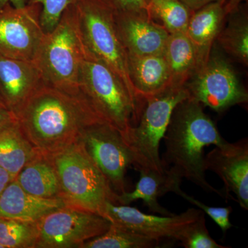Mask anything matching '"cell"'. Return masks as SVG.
I'll use <instances>...</instances> for the list:
<instances>
[{
  "mask_svg": "<svg viewBox=\"0 0 248 248\" xmlns=\"http://www.w3.org/2000/svg\"><path fill=\"white\" fill-rule=\"evenodd\" d=\"M14 115L31 143L50 155L79 142L91 125L105 123L81 91L70 92L45 82Z\"/></svg>",
  "mask_w": 248,
  "mask_h": 248,
  "instance_id": "6da1fadb",
  "label": "cell"
},
{
  "mask_svg": "<svg viewBox=\"0 0 248 248\" xmlns=\"http://www.w3.org/2000/svg\"><path fill=\"white\" fill-rule=\"evenodd\" d=\"M163 140L166 151L161 160L165 169L205 192L225 198L223 190L210 185L205 178L204 148L221 146L227 141L200 103L190 97L179 103L173 110Z\"/></svg>",
  "mask_w": 248,
  "mask_h": 248,
  "instance_id": "7a4b0ae2",
  "label": "cell"
},
{
  "mask_svg": "<svg viewBox=\"0 0 248 248\" xmlns=\"http://www.w3.org/2000/svg\"><path fill=\"white\" fill-rule=\"evenodd\" d=\"M79 85L97 115L121 135L138 123L146 100L132 94L110 67L86 48Z\"/></svg>",
  "mask_w": 248,
  "mask_h": 248,
  "instance_id": "3957f363",
  "label": "cell"
},
{
  "mask_svg": "<svg viewBox=\"0 0 248 248\" xmlns=\"http://www.w3.org/2000/svg\"><path fill=\"white\" fill-rule=\"evenodd\" d=\"M51 155L60 180V198L67 206L103 217L108 202L118 204L117 194L81 141Z\"/></svg>",
  "mask_w": 248,
  "mask_h": 248,
  "instance_id": "277c9868",
  "label": "cell"
},
{
  "mask_svg": "<svg viewBox=\"0 0 248 248\" xmlns=\"http://www.w3.org/2000/svg\"><path fill=\"white\" fill-rule=\"evenodd\" d=\"M86 53L76 5L63 11L58 25L45 33L34 63L45 84L54 87L79 92L81 63Z\"/></svg>",
  "mask_w": 248,
  "mask_h": 248,
  "instance_id": "5b68a950",
  "label": "cell"
},
{
  "mask_svg": "<svg viewBox=\"0 0 248 248\" xmlns=\"http://www.w3.org/2000/svg\"><path fill=\"white\" fill-rule=\"evenodd\" d=\"M188 97L186 86H172L145 99L138 123L122 135L136 170L165 172L159 154L160 142L164 139L174 108Z\"/></svg>",
  "mask_w": 248,
  "mask_h": 248,
  "instance_id": "8992f818",
  "label": "cell"
},
{
  "mask_svg": "<svg viewBox=\"0 0 248 248\" xmlns=\"http://www.w3.org/2000/svg\"><path fill=\"white\" fill-rule=\"evenodd\" d=\"M74 4L86 48L105 62L132 94L143 99L129 77L128 53L119 35L115 9L110 0H76Z\"/></svg>",
  "mask_w": 248,
  "mask_h": 248,
  "instance_id": "52a82bcc",
  "label": "cell"
},
{
  "mask_svg": "<svg viewBox=\"0 0 248 248\" xmlns=\"http://www.w3.org/2000/svg\"><path fill=\"white\" fill-rule=\"evenodd\" d=\"M185 86L189 97L218 113L248 101L247 90L215 42L207 62Z\"/></svg>",
  "mask_w": 248,
  "mask_h": 248,
  "instance_id": "ba28073f",
  "label": "cell"
},
{
  "mask_svg": "<svg viewBox=\"0 0 248 248\" xmlns=\"http://www.w3.org/2000/svg\"><path fill=\"white\" fill-rule=\"evenodd\" d=\"M36 248H79L105 233L111 223L98 214L73 207L58 209L37 222Z\"/></svg>",
  "mask_w": 248,
  "mask_h": 248,
  "instance_id": "9c48e42d",
  "label": "cell"
},
{
  "mask_svg": "<svg viewBox=\"0 0 248 248\" xmlns=\"http://www.w3.org/2000/svg\"><path fill=\"white\" fill-rule=\"evenodd\" d=\"M42 6L16 8L8 3L0 9V55L33 62L45 35L40 24Z\"/></svg>",
  "mask_w": 248,
  "mask_h": 248,
  "instance_id": "30bf717a",
  "label": "cell"
},
{
  "mask_svg": "<svg viewBox=\"0 0 248 248\" xmlns=\"http://www.w3.org/2000/svg\"><path fill=\"white\" fill-rule=\"evenodd\" d=\"M80 141L116 193L125 192V173L133 158L120 132L98 123L85 130Z\"/></svg>",
  "mask_w": 248,
  "mask_h": 248,
  "instance_id": "8fae6325",
  "label": "cell"
},
{
  "mask_svg": "<svg viewBox=\"0 0 248 248\" xmlns=\"http://www.w3.org/2000/svg\"><path fill=\"white\" fill-rule=\"evenodd\" d=\"M202 213L200 209L189 208L180 215L158 216L142 213L129 205L108 202L103 217L112 224L158 241H179L186 228L195 221Z\"/></svg>",
  "mask_w": 248,
  "mask_h": 248,
  "instance_id": "7c38bea8",
  "label": "cell"
},
{
  "mask_svg": "<svg viewBox=\"0 0 248 248\" xmlns=\"http://www.w3.org/2000/svg\"><path fill=\"white\" fill-rule=\"evenodd\" d=\"M205 170L215 172L221 179L225 199H234L240 207L248 210V141H227L215 146L205 157Z\"/></svg>",
  "mask_w": 248,
  "mask_h": 248,
  "instance_id": "4fadbf2b",
  "label": "cell"
},
{
  "mask_svg": "<svg viewBox=\"0 0 248 248\" xmlns=\"http://www.w3.org/2000/svg\"><path fill=\"white\" fill-rule=\"evenodd\" d=\"M115 22L127 53L138 56L164 53L170 33L155 22L148 13L120 12L115 10Z\"/></svg>",
  "mask_w": 248,
  "mask_h": 248,
  "instance_id": "5bb4252c",
  "label": "cell"
},
{
  "mask_svg": "<svg viewBox=\"0 0 248 248\" xmlns=\"http://www.w3.org/2000/svg\"><path fill=\"white\" fill-rule=\"evenodd\" d=\"M43 83L40 72L33 62L0 55V96L5 107L13 113Z\"/></svg>",
  "mask_w": 248,
  "mask_h": 248,
  "instance_id": "9a60e30c",
  "label": "cell"
},
{
  "mask_svg": "<svg viewBox=\"0 0 248 248\" xmlns=\"http://www.w3.org/2000/svg\"><path fill=\"white\" fill-rule=\"evenodd\" d=\"M66 206L61 198H43L31 195L12 181L0 196V217L38 222L49 213Z\"/></svg>",
  "mask_w": 248,
  "mask_h": 248,
  "instance_id": "2e32d148",
  "label": "cell"
},
{
  "mask_svg": "<svg viewBox=\"0 0 248 248\" xmlns=\"http://www.w3.org/2000/svg\"><path fill=\"white\" fill-rule=\"evenodd\" d=\"M227 16L224 0L206 5L191 15L186 33L197 52L198 68L208 60L217 36L224 27Z\"/></svg>",
  "mask_w": 248,
  "mask_h": 248,
  "instance_id": "e0dca14e",
  "label": "cell"
},
{
  "mask_svg": "<svg viewBox=\"0 0 248 248\" xmlns=\"http://www.w3.org/2000/svg\"><path fill=\"white\" fill-rule=\"evenodd\" d=\"M130 79L140 97L146 99L171 86V76L164 53L138 55L128 53Z\"/></svg>",
  "mask_w": 248,
  "mask_h": 248,
  "instance_id": "ac0fdd59",
  "label": "cell"
},
{
  "mask_svg": "<svg viewBox=\"0 0 248 248\" xmlns=\"http://www.w3.org/2000/svg\"><path fill=\"white\" fill-rule=\"evenodd\" d=\"M164 173H159L152 170H140V177L132 192H125L117 195V203L120 205H130L137 200L143 201L150 211L164 216H172L170 213L159 203V197L181 185L182 179L165 169Z\"/></svg>",
  "mask_w": 248,
  "mask_h": 248,
  "instance_id": "d6986e66",
  "label": "cell"
},
{
  "mask_svg": "<svg viewBox=\"0 0 248 248\" xmlns=\"http://www.w3.org/2000/svg\"><path fill=\"white\" fill-rule=\"evenodd\" d=\"M15 179L31 195L43 198H60L61 196L60 180L53 156L39 150Z\"/></svg>",
  "mask_w": 248,
  "mask_h": 248,
  "instance_id": "ffe728a7",
  "label": "cell"
},
{
  "mask_svg": "<svg viewBox=\"0 0 248 248\" xmlns=\"http://www.w3.org/2000/svg\"><path fill=\"white\" fill-rule=\"evenodd\" d=\"M171 86H185L199 68L195 46L185 32L170 34L164 49Z\"/></svg>",
  "mask_w": 248,
  "mask_h": 248,
  "instance_id": "44dd1931",
  "label": "cell"
},
{
  "mask_svg": "<svg viewBox=\"0 0 248 248\" xmlns=\"http://www.w3.org/2000/svg\"><path fill=\"white\" fill-rule=\"evenodd\" d=\"M37 151L17 122L0 132V167L14 179Z\"/></svg>",
  "mask_w": 248,
  "mask_h": 248,
  "instance_id": "7402d4cb",
  "label": "cell"
},
{
  "mask_svg": "<svg viewBox=\"0 0 248 248\" xmlns=\"http://www.w3.org/2000/svg\"><path fill=\"white\" fill-rule=\"evenodd\" d=\"M228 19L215 41L225 53L245 66L248 65V16L247 9L241 7Z\"/></svg>",
  "mask_w": 248,
  "mask_h": 248,
  "instance_id": "603a6c76",
  "label": "cell"
},
{
  "mask_svg": "<svg viewBox=\"0 0 248 248\" xmlns=\"http://www.w3.org/2000/svg\"><path fill=\"white\" fill-rule=\"evenodd\" d=\"M150 17L170 34L185 32L193 11L179 0H146Z\"/></svg>",
  "mask_w": 248,
  "mask_h": 248,
  "instance_id": "cb8c5ba5",
  "label": "cell"
},
{
  "mask_svg": "<svg viewBox=\"0 0 248 248\" xmlns=\"http://www.w3.org/2000/svg\"><path fill=\"white\" fill-rule=\"evenodd\" d=\"M161 242L111 223L105 233L86 241L81 248H154Z\"/></svg>",
  "mask_w": 248,
  "mask_h": 248,
  "instance_id": "d4e9b609",
  "label": "cell"
},
{
  "mask_svg": "<svg viewBox=\"0 0 248 248\" xmlns=\"http://www.w3.org/2000/svg\"><path fill=\"white\" fill-rule=\"evenodd\" d=\"M37 223L0 217V244L4 248H36Z\"/></svg>",
  "mask_w": 248,
  "mask_h": 248,
  "instance_id": "484cf974",
  "label": "cell"
},
{
  "mask_svg": "<svg viewBox=\"0 0 248 248\" xmlns=\"http://www.w3.org/2000/svg\"><path fill=\"white\" fill-rule=\"evenodd\" d=\"M179 242L186 248H228L217 244L210 236L205 224V214L186 228Z\"/></svg>",
  "mask_w": 248,
  "mask_h": 248,
  "instance_id": "4316f807",
  "label": "cell"
},
{
  "mask_svg": "<svg viewBox=\"0 0 248 248\" xmlns=\"http://www.w3.org/2000/svg\"><path fill=\"white\" fill-rule=\"evenodd\" d=\"M76 0H29V4L42 6L40 24L45 33L51 32L58 25L63 11Z\"/></svg>",
  "mask_w": 248,
  "mask_h": 248,
  "instance_id": "83f0119b",
  "label": "cell"
},
{
  "mask_svg": "<svg viewBox=\"0 0 248 248\" xmlns=\"http://www.w3.org/2000/svg\"><path fill=\"white\" fill-rule=\"evenodd\" d=\"M172 192L180 196L183 199L187 201L189 203L198 207L204 213L207 214L215 222L217 226L219 227L223 234H226V232L233 227L230 220V216L232 212V208L231 206L226 207V208L208 206L184 192L181 189L180 186H177Z\"/></svg>",
  "mask_w": 248,
  "mask_h": 248,
  "instance_id": "f1b7e54d",
  "label": "cell"
},
{
  "mask_svg": "<svg viewBox=\"0 0 248 248\" xmlns=\"http://www.w3.org/2000/svg\"><path fill=\"white\" fill-rule=\"evenodd\" d=\"M110 1L117 11L148 13L146 0H110Z\"/></svg>",
  "mask_w": 248,
  "mask_h": 248,
  "instance_id": "f546056e",
  "label": "cell"
},
{
  "mask_svg": "<svg viewBox=\"0 0 248 248\" xmlns=\"http://www.w3.org/2000/svg\"><path fill=\"white\" fill-rule=\"evenodd\" d=\"M17 122L16 116L9 109L0 106V132Z\"/></svg>",
  "mask_w": 248,
  "mask_h": 248,
  "instance_id": "4dcf8cb0",
  "label": "cell"
},
{
  "mask_svg": "<svg viewBox=\"0 0 248 248\" xmlns=\"http://www.w3.org/2000/svg\"><path fill=\"white\" fill-rule=\"evenodd\" d=\"M179 1H182L183 4L185 5L186 7L188 8L190 11H196L206 5L221 1V0H179Z\"/></svg>",
  "mask_w": 248,
  "mask_h": 248,
  "instance_id": "1f68e13d",
  "label": "cell"
},
{
  "mask_svg": "<svg viewBox=\"0 0 248 248\" xmlns=\"http://www.w3.org/2000/svg\"><path fill=\"white\" fill-rule=\"evenodd\" d=\"M14 178L6 170L0 167V196L3 193L10 183L14 180Z\"/></svg>",
  "mask_w": 248,
  "mask_h": 248,
  "instance_id": "d6a6232c",
  "label": "cell"
},
{
  "mask_svg": "<svg viewBox=\"0 0 248 248\" xmlns=\"http://www.w3.org/2000/svg\"><path fill=\"white\" fill-rule=\"evenodd\" d=\"M243 0H224L225 10L227 16L237 11L241 6Z\"/></svg>",
  "mask_w": 248,
  "mask_h": 248,
  "instance_id": "836d02e7",
  "label": "cell"
},
{
  "mask_svg": "<svg viewBox=\"0 0 248 248\" xmlns=\"http://www.w3.org/2000/svg\"><path fill=\"white\" fill-rule=\"evenodd\" d=\"M29 0H0V9L9 3L16 8H22L27 4Z\"/></svg>",
  "mask_w": 248,
  "mask_h": 248,
  "instance_id": "e575fe53",
  "label": "cell"
},
{
  "mask_svg": "<svg viewBox=\"0 0 248 248\" xmlns=\"http://www.w3.org/2000/svg\"><path fill=\"white\" fill-rule=\"evenodd\" d=\"M0 106H3V107H5L4 102H3L2 99H1V96H0Z\"/></svg>",
  "mask_w": 248,
  "mask_h": 248,
  "instance_id": "d590c367",
  "label": "cell"
},
{
  "mask_svg": "<svg viewBox=\"0 0 248 248\" xmlns=\"http://www.w3.org/2000/svg\"><path fill=\"white\" fill-rule=\"evenodd\" d=\"M0 248H4L2 245L0 244Z\"/></svg>",
  "mask_w": 248,
  "mask_h": 248,
  "instance_id": "8d00e7d4",
  "label": "cell"
}]
</instances>
